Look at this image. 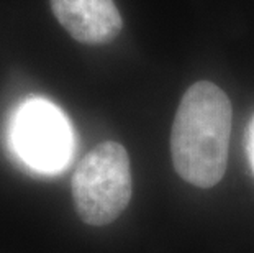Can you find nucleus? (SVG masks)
<instances>
[{"mask_svg":"<svg viewBox=\"0 0 254 253\" xmlns=\"http://www.w3.org/2000/svg\"><path fill=\"white\" fill-rule=\"evenodd\" d=\"M51 8L64 30L84 45H107L123 26L113 0H51Z\"/></svg>","mask_w":254,"mask_h":253,"instance_id":"nucleus-4","label":"nucleus"},{"mask_svg":"<svg viewBox=\"0 0 254 253\" xmlns=\"http://www.w3.org/2000/svg\"><path fill=\"white\" fill-rule=\"evenodd\" d=\"M231 102L217 84L198 81L182 95L171 130L172 165L195 187L217 186L228 165Z\"/></svg>","mask_w":254,"mask_h":253,"instance_id":"nucleus-1","label":"nucleus"},{"mask_svg":"<svg viewBox=\"0 0 254 253\" xmlns=\"http://www.w3.org/2000/svg\"><path fill=\"white\" fill-rule=\"evenodd\" d=\"M246 153H248V160H250L251 169L254 173V115L250 122V127H248L246 132Z\"/></svg>","mask_w":254,"mask_h":253,"instance_id":"nucleus-5","label":"nucleus"},{"mask_svg":"<svg viewBox=\"0 0 254 253\" xmlns=\"http://www.w3.org/2000/svg\"><path fill=\"white\" fill-rule=\"evenodd\" d=\"M72 199L82 222L112 224L128 207L133 194L131 165L125 147L104 142L80 160L72 176Z\"/></svg>","mask_w":254,"mask_h":253,"instance_id":"nucleus-2","label":"nucleus"},{"mask_svg":"<svg viewBox=\"0 0 254 253\" xmlns=\"http://www.w3.org/2000/svg\"><path fill=\"white\" fill-rule=\"evenodd\" d=\"M15 150L36 171H58L72 152V130L67 118L50 100L31 99L13 118Z\"/></svg>","mask_w":254,"mask_h":253,"instance_id":"nucleus-3","label":"nucleus"}]
</instances>
